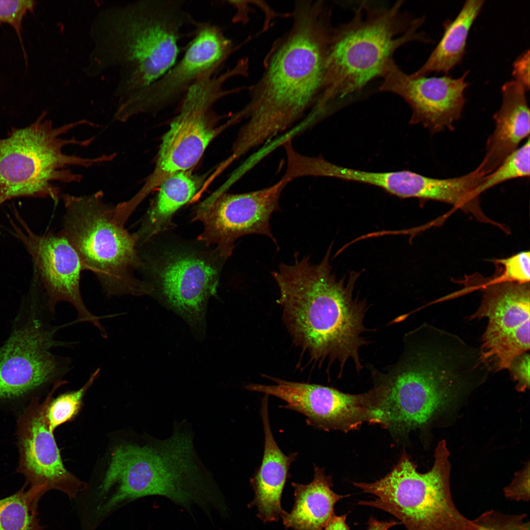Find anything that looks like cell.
Returning a JSON list of instances; mask_svg holds the SVG:
<instances>
[{
    "label": "cell",
    "mask_w": 530,
    "mask_h": 530,
    "mask_svg": "<svg viewBox=\"0 0 530 530\" xmlns=\"http://www.w3.org/2000/svg\"></svg>",
    "instance_id": "d590c367"
},
{
    "label": "cell",
    "mask_w": 530,
    "mask_h": 530,
    "mask_svg": "<svg viewBox=\"0 0 530 530\" xmlns=\"http://www.w3.org/2000/svg\"><path fill=\"white\" fill-rule=\"evenodd\" d=\"M101 369H97L80 389L52 398L46 409V416L49 429L53 433L59 425L72 419L78 413L82 399L89 388L98 377Z\"/></svg>",
    "instance_id": "4316f807"
},
{
    "label": "cell",
    "mask_w": 530,
    "mask_h": 530,
    "mask_svg": "<svg viewBox=\"0 0 530 530\" xmlns=\"http://www.w3.org/2000/svg\"><path fill=\"white\" fill-rule=\"evenodd\" d=\"M484 0H468L456 18L449 24L444 34L426 61L410 74L412 77L427 76L432 73H448L462 60L470 29Z\"/></svg>",
    "instance_id": "cb8c5ba5"
},
{
    "label": "cell",
    "mask_w": 530,
    "mask_h": 530,
    "mask_svg": "<svg viewBox=\"0 0 530 530\" xmlns=\"http://www.w3.org/2000/svg\"><path fill=\"white\" fill-rule=\"evenodd\" d=\"M146 440L120 445L112 453L108 474L118 502L156 495L187 509L196 505L206 512L215 509L225 513L222 495L197 454L187 422H175L165 439Z\"/></svg>",
    "instance_id": "5b68a950"
},
{
    "label": "cell",
    "mask_w": 530,
    "mask_h": 530,
    "mask_svg": "<svg viewBox=\"0 0 530 530\" xmlns=\"http://www.w3.org/2000/svg\"><path fill=\"white\" fill-rule=\"evenodd\" d=\"M25 485L15 493L0 499V530H43L37 517L41 498L37 492Z\"/></svg>",
    "instance_id": "d4e9b609"
},
{
    "label": "cell",
    "mask_w": 530,
    "mask_h": 530,
    "mask_svg": "<svg viewBox=\"0 0 530 530\" xmlns=\"http://www.w3.org/2000/svg\"><path fill=\"white\" fill-rule=\"evenodd\" d=\"M449 457L442 440L435 449L432 468L421 473L404 452L384 477L371 483H353L364 492L377 497L358 504L390 513L407 530H475L472 520L461 513L453 501Z\"/></svg>",
    "instance_id": "9c48e42d"
},
{
    "label": "cell",
    "mask_w": 530,
    "mask_h": 530,
    "mask_svg": "<svg viewBox=\"0 0 530 530\" xmlns=\"http://www.w3.org/2000/svg\"><path fill=\"white\" fill-rule=\"evenodd\" d=\"M347 515V514L336 515L334 513L323 530H350L346 523Z\"/></svg>",
    "instance_id": "836d02e7"
},
{
    "label": "cell",
    "mask_w": 530,
    "mask_h": 530,
    "mask_svg": "<svg viewBox=\"0 0 530 530\" xmlns=\"http://www.w3.org/2000/svg\"><path fill=\"white\" fill-rule=\"evenodd\" d=\"M530 358L529 353L524 352L516 357L507 369L519 392H525L530 388Z\"/></svg>",
    "instance_id": "1f68e13d"
},
{
    "label": "cell",
    "mask_w": 530,
    "mask_h": 530,
    "mask_svg": "<svg viewBox=\"0 0 530 530\" xmlns=\"http://www.w3.org/2000/svg\"><path fill=\"white\" fill-rule=\"evenodd\" d=\"M268 396L262 401L260 414L265 435L264 451L260 466L250 479L255 497L250 507L256 506L257 516L264 522L278 521L284 512L281 499L288 477L291 465L297 452L284 454L273 437L268 415Z\"/></svg>",
    "instance_id": "44dd1931"
},
{
    "label": "cell",
    "mask_w": 530,
    "mask_h": 530,
    "mask_svg": "<svg viewBox=\"0 0 530 530\" xmlns=\"http://www.w3.org/2000/svg\"><path fill=\"white\" fill-rule=\"evenodd\" d=\"M526 514H507L490 510L472 520L475 530H530Z\"/></svg>",
    "instance_id": "f1b7e54d"
},
{
    "label": "cell",
    "mask_w": 530,
    "mask_h": 530,
    "mask_svg": "<svg viewBox=\"0 0 530 530\" xmlns=\"http://www.w3.org/2000/svg\"><path fill=\"white\" fill-rule=\"evenodd\" d=\"M289 30L276 39L263 73L248 86L249 99L232 120L247 119L234 144L241 155L269 141L306 116L321 93L334 26L323 0H297Z\"/></svg>",
    "instance_id": "6da1fadb"
},
{
    "label": "cell",
    "mask_w": 530,
    "mask_h": 530,
    "mask_svg": "<svg viewBox=\"0 0 530 530\" xmlns=\"http://www.w3.org/2000/svg\"><path fill=\"white\" fill-rule=\"evenodd\" d=\"M54 316L38 296L28 293L23 299L0 346V404L29 402L71 371L70 358L51 352L75 344L55 339L70 323L53 325Z\"/></svg>",
    "instance_id": "30bf717a"
},
{
    "label": "cell",
    "mask_w": 530,
    "mask_h": 530,
    "mask_svg": "<svg viewBox=\"0 0 530 530\" xmlns=\"http://www.w3.org/2000/svg\"><path fill=\"white\" fill-rule=\"evenodd\" d=\"M480 286L481 303L469 318L488 319L480 350L493 370H507L530 349V283L488 281Z\"/></svg>",
    "instance_id": "2e32d148"
},
{
    "label": "cell",
    "mask_w": 530,
    "mask_h": 530,
    "mask_svg": "<svg viewBox=\"0 0 530 530\" xmlns=\"http://www.w3.org/2000/svg\"><path fill=\"white\" fill-rule=\"evenodd\" d=\"M495 263L501 267V270L500 274L489 280V282L530 283L529 251H522L507 258L496 260Z\"/></svg>",
    "instance_id": "83f0119b"
},
{
    "label": "cell",
    "mask_w": 530,
    "mask_h": 530,
    "mask_svg": "<svg viewBox=\"0 0 530 530\" xmlns=\"http://www.w3.org/2000/svg\"><path fill=\"white\" fill-rule=\"evenodd\" d=\"M273 385L251 383L245 389L277 397L282 407L301 413L314 428L344 432L356 429L364 422L374 424L373 392L350 394L319 384L270 378Z\"/></svg>",
    "instance_id": "ac0fdd59"
},
{
    "label": "cell",
    "mask_w": 530,
    "mask_h": 530,
    "mask_svg": "<svg viewBox=\"0 0 530 530\" xmlns=\"http://www.w3.org/2000/svg\"><path fill=\"white\" fill-rule=\"evenodd\" d=\"M504 492L505 497L511 500L524 502L530 500L529 463L515 475L512 482L504 488Z\"/></svg>",
    "instance_id": "4dcf8cb0"
},
{
    "label": "cell",
    "mask_w": 530,
    "mask_h": 530,
    "mask_svg": "<svg viewBox=\"0 0 530 530\" xmlns=\"http://www.w3.org/2000/svg\"><path fill=\"white\" fill-rule=\"evenodd\" d=\"M193 37L182 58L149 86L119 99L114 120L126 122L140 113H156L182 99L189 88L211 72H216L236 50L218 26L194 23Z\"/></svg>",
    "instance_id": "7c38bea8"
},
{
    "label": "cell",
    "mask_w": 530,
    "mask_h": 530,
    "mask_svg": "<svg viewBox=\"0 0 530 530\" xmlns=\"http://www.w3.org/2000/svg\"><path fill=\"white\" fill-rule=\"evenodd\" d=\"M61 196L65 209L61 231L77 253L84 270L96 276L106 294H152V285L135 275L142 266L137 238L115 220L114 206L104 201L103 192Z\"/></svg>",
    "instance_id": "ba28073f"
},
{
    "label": "cell",
    "mask_w": 530,
    "mask_h": 530,
    "mask_svg": "<svg viewBox=\"0 0 530 530\" xmlns=\"http://www.w3.org/2000/svg\"><path fill=\"white\" fill-rule=\"evenodd\" d=\"M58 388L53 387L42 401L39 397L33 398L18 418L16 472L24 476L26 486L41 496L51 490H57L73 499L85 484L65 468L46 416L47 405Z\"/></svg>",
    "instance_id": "e0dca14e"
},
{
    "label": "cell",
    "mask_w": 530,
    "mask_h": 530,
    "mask_svg": "<svg viewBox=\"0 0 530 530\" xmlns=\"http://www.w3.org/2000/svg\"><path fill=\"white\" fill-rule=\"evenodd\" d=\"M199 187L196 178L187 171L176 173L166 178L160 184L158 196L144 216L140 227L134 233L137 248L170 228L174 213L191 200Z\"/></svg>",
    "instance_id": "603a6c76"
},
{
    "label": "cell",
    "mask_w": 530,
    "mask_h": 530,
    "mask_svg": "<svg viewBox=\"0 0 530 530\" xmlns=\"http://www.w3.org/2000/svg\"><path fill=\"white\" fill-rule=\"evenodd\" d=\"M193 21L181 0H138L106 8L91 26L94 47L86 75L118 67L119 99L144 88L175 64L182 29Z\"/></svg>",
    "instance_id": "277c9868"
},
{
    "label": "cell",
    "mask_w": 530,
    "mask_h": 530,
    "mask_svg": "<svg viewBox=\"0 0 530 530\" xmlns=\"http://www.w3.org/2000/svg\"><path fill=\"white\" fill-rule=\"evenodd\" d=\"M526 91L516 80L503 85L502 105L493 116L495 129L486 141L484 158L476 168L483 176L493 172L522 141L530 137V109Z\"/></svg>",
    "instance_id": "ffe728a7"
},
{
    "label": "cell",
    "mask_w": 530,
    "mask_h": 530,
    "mask_svg": "<svg viewBox=\"0 0 530 530\" xmlns=\"http://www.w3.org/2000/svg\"><path fill=\"white\" fill-rule=\"evenodd\" d=\"M530 137L524 143L510 154L491 174L485 177L476 189L479 196L484 191L507 181L519 178L529 177L530 174Z\"/></svg>",
    "instance_id": "484cf974"
},
{
    "label": "cell",
    "mask_w": 530,
    "mask_h": 530,
    "mask_svg": "<svg viewBox=\"0 0 530 530\" xmlns=\"http://www.w3.org/2000/svg\"><path fill=\"white\" fill-rule=\"evenodd\" d=\"M237 75L234 68L220 75L211 72L189 88L182 99L179 114L162 137L155 169L142 186L146 192L198 161L216 134L209 122L212 106L221 98L239 91L238 88L224 89L226 82Z\"/></svg>",
    "instance_id": "8fae6325"
},
{
    "label": "cell",
    "mask_w": 530,
    "mask_h": 530,
    "mask_svg": "<svg viewBox=\"0 0 530 530\" xmlns=\"http://www.w3.org/2000/svg\"><path fill=\"white\" fill-rule=\"evenodd\" d=\"M331 249L318 264L296 253L293 264L271 272L279 290L277 303L294 342L312 360L336 363L341 370L351 361L360 372V350L369 343L364 336L368 306L354 296V277L345 282L332 272Z\"/></svg>",
    "instance_id": "3957f363"
},
{
    "label": "cell",
    "mask_w": 530,
    "mask_h": 530,
    "mask_svg": "<svg viewBox=\"0 0 530 530\" xmlns=\"http://www.w3.org/2000/svg\"><path fill=\"white\" fill-rule=\"evenodd\" d=\"M368 524L367 530H389L392 527L401 523L393 520L389 521H379L371 516L369 519Z\"/></svg>",
    "instance_id": "e575fe53"
},
{
    "label": "cell",
    "mask_w": 530,
    "mask_h": 530,
    "mask_svg": "<svg viewBox=\"0 0 530 530\" xmlns=\"http://www.w3.org/2000/svg\"><path fill=\"white\" fill-rule=\"evenodd\" d=\"M140 270L165 305L182 317L192 329L203 331L207 305L215 295L220 266L208 256L184 248L164 250L153 258L138 250Z\"/></svg>",
    "instance_id": "4fadbf2b"
},
{
    "label": "cell",
    "mask_w": 530,
    "mask_h": 530,
    "mask_svg": "<svg viewBox=\"0 0 530 530\" xmlns=\"http://www.w3.org/2000/svg\"><path fill=\"white\" fill-rule=\"evenodd\" d=\"M8 216L12 234L24 245L31 257L34 269L33 284L40 291L50 309L55 313L59 302H66L76 310L77 323L92 324L103 338L107 333L100 322L102 317L86 307L80 290L84 268L75 249L61 231L39 235L34 232L15 209Z\"/></svg>",
    "instance_id": "5bb4252c"
},
{
    "label": "cell",
    "mask_w": 530,
    "mask_h": 530,
    "mask_svg": "<svg viewBox=\"0 0 530 530\" xmlns=\"http://www.w3.org/2000/svg\"><path fill=\"white\" fill-rule=\"evenodd\" d=\"M403 343L396 363L371 371L377 424L397 434L426 424L480 385L486 371L476 347L431 324L409 331Z\"/></svg>",
    "instance_id": "7a4b0ae2"
},
{
    "label": "cell",
    "mask_w": 530,
    "mask_h": 530,
    "mask_svg": "<svg viewBox=\"0 0 530 530\" xmlns=\"http://www.w3.org/2000/svg\"><path fill=\"white\" fill-rule=\"evenodd\" d=\"M461 77H412L393 61L387 68L379 90L402 98L411 107V124H420L432 133L452 130L465 103V80Z\"/></svg>",
    "instance_id": "d6986e66"
},
{
    "label": "cell",
    "mask_w": 530,
    "mask_h": 530,
    "mask_svg": "<svg viewBox=\"0 0 530 530\" xmlns=\"http://www.w3.org/2000/svg\"><path fill=\"white\" fill-rule=\"evenodd\" d=\"M404 2L388 6L362 1L349 21L334 27L315 113L326 115L335 102L382 78L401 46L431 41L419 31L424 17H413L403 9Z\"/></svg>",
    "instance_id": "8992f818"
},
{
    "label": "cell",
    "mask_w": 530,
    "mask_h": 530,
    "mask_svg": "<svg viewBox=\"0 0 530 530\" xmlns=\"http://www.w3.org/2000/svg\"><path fill=\"white\" fill-rule=\"evenodd\" d=\"M46 116L43 112L30 125L12 127L6 137L0 138V206L22 197L50 198L56 202L61 195L54 182L79 183L83 177L68 167L87 168L112 160L109 154L84 158L63 152L70 145H90L94 137L79 140L62 136L78 126L94 127V123L81 119L55 127Z\"/></svg>",
    "instance_id": "52a82bcc"
},
{
    "label": "cell",
    "mask_w": 530,
    "mask_h": 530,
    "mask_svg": "<svg viewBox=\"0 0 530 530\" xmlns=\"http://www.w3.org/2000/svg\"><path fill=\"white\" fill-rule=\"evenodd\" d=\"M289 183L281 178L258 190L212 195L198 206L193 216V220L203 225L199 239L207 245H215L216 253L225 259L232 255L236 240L247 235L268 237L278 248L269 221L272 213L280 210V196Z\"/></svg>",
    "instance_id": "9a60e30c"
},
{
    "label": "cell",
    "mask_w": 530,
    "mask_h": 530,
    "mask_svg": "<svg viewBox=\"0 0 530 530\" xmlns=\"http://www.w3.org/2000/svg\"><path fill=\"white\" fill-rule=\"evenodd\" d=\"M312 481L307 484L292 482L294 504L290 513L284 511L281 518L286 528L294 530H323L334 512L335 504L349 495L335 493L332 477L324 468L314 467Z\"/></svg>",
    "instance_id": "7402d4cb"
},
{
    "label": "cell",
    "mask_w": 530,
    "mask_h": 530,
    "mask_svg": "<svg viewBox=\"0 0 530 530\" xmlns=\"http://www.w3.org/2000/svg\"><path fill=\"white\" fill-rule=\"evenodd\" d=\"M529 53L528 50L517 58L513 63L512 72L515 80L520 82L527 90L530 88Z\"/></svg>",
    "instance_id": "d6a6232c"
},
{
    "label": "cell",
    "mask_w": 530,
    "mask_h": 530,
    "mask_svg": "<svg viewBox=\"0 0 530 530\" xmlns=\"http://www.w3.org/2000/svg\"><path fill=\"white\" fill-rule=\"evenodd\" d=\"M37 2L32 0H0V24H8L13 27L23 49L22 20L28 12L34 11Z\"/></svg>",
    "instance_id": "f546056e"
}]
</instances>
